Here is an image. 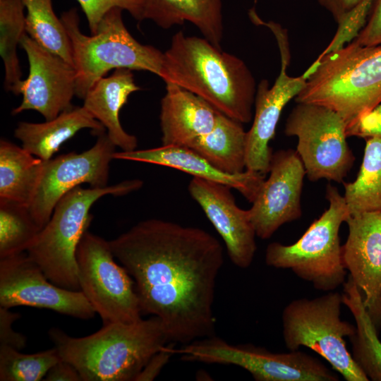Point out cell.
Instances as JSON below:
<instances>
[{
	"mask_svg": "<svg viewBox=\"0 0 381 381\" xmlns=\"http://www.w3.org/2000/svg\"><path fill=\"white\" fill-rule=\"evenodd\" d=\"M109 244L134 281L142 313L160 320L169 341L187 344L214 335L216 281L224 260L214 236L148 219Z\"/></svg>",
	"mask_w": 381,
	"mask_h": 381,
	"instance_id": "6da1fadb",
	"label": "cell"
},
{
	"mask_svg": "<svg viewBox=\"0 0 381 381\" xmlns=\"http://www.w3.org/2000/svg\"><path fill=\"white\" fill-rule=\"evenodd\" d=\"M159 77L194 93L237 121L252 120L257 90L252 73L241 59L205 37L176 32L164 52Z\"/></svg>",
	"mask_w": 381,
	"mask_h": 381,
	"instance_id": "7a4b0ae2",
	"label": "cell"
},
{
	"mask_svg": "<svg viewBox=\"0 0 381 381\" xmlns=\"http://www.w3.org/2000/svg\"><path fill=\"white\" fill-rule=\"evenodd\" d=\"M49 336L61 359L73 365L83 381H135L150 358L169 341L155 316L132 324L111 323L83 337L58 328Z\"/></svg>",
	"mask_w": 381,
	"mask_h": 381,
	"instance_id": "3957f363",
	"label": "cell"
},
{
	"mask_svg": "<svg viewBox=\"0 0 381 381\" xmlns=\"http://www.w3.org/2000/svg\"><path fill=\"white\" fill-rule=\"evenodd\" d=\"M296 103L314 104L337 112L346 126L381 102V44L354 40L320 55L304 73Z\"/></svg>",
	"mask_w": 381,
	"mask_h": 381,
	"instance_id": "277c9868",
	"label": "cell"
},
{
	"mask_svg": "<svg viewBox=\"0 0 381 381\" xmlns=\"http://www.w3.org/2000/svg\"><path fill=\"white\" fill-rule=\"evenodd\" d=\"M122 11L119 7L109 10L91 35L80 31L76 8L61 15L76 73L75 95L80 99L112 69L149 71L160 76L164 52L138 42L126 28Z\"/></svg>",
	"mask_w": 381,
	"mask_h": 381,
	"instance_id": "5b68a950",
	"label": "cell"
},
{
	"mask_svg": "<svg viewBox=\"0 0 381 381\" xmlns=\"http://www.w3.org/2000/svg\"><path fill=\"white\" fill-rule=\"evenodd\" d=\"M142 186V181L134 179L102 188L72 189L59 200L49 222L26 253L52 283L80 291L75 255L92 221L91 207L103 196L123 195Z\"/></svg>",
	"mask_w": 381,
	"mask_h": 381,
	"instance_id": "8992f818",
	"label": "cell"
},
{
	"mask_svg": "<svg viewBox=\"0 0 381 381\" xmlns=\"http://www.w3.org/2000/svg\"><path fill=\"white\" fill-rule=\"evenodd\" d=\"M327 209L315 219L295 243H270L265 263L270 267L289 269L315 289L332 291L346 282L339 229L350 214L344 195L329 183L326 187Z\"/></svg>",
	"mask_w": 381,
	"mask_h": 381,
	"instance_id": "52a82bcc",
	"label": "cell"
},
{
	"mask_svg": "<svg viewBox=\"0 0 381 381\" xmlns=\"http://www.w3.org/2000/svg\"><path fill=\"white\" fill-rule=\"evenodd\" d=\"M342 294L328 291L320 296L296 298L282 311V334L289 351L308 348L327 361L346 381H368L348 351L345 337L355 326L341 319Z\"/></svg>",
	"mask_w": 381,
	"mask_h": 381,
	"instance_id": "ba28073f",
	"label": "cell"
},
{
	"mask_svg": "<svg viewBox=\"0 0 381 381\" xmlns=\"http://www.w3.org/2000/svg\"><path fill=\"white\" fill-rule=\"evenodd\" d=\"M75 257L80 291L103 325L132 324L143 319L134 281L115 261L109 241L86 231Z\"/></svg>",
	"mask_w": 381,
	"mask_h": 381,
	"instance_id": "9c48e42d",
	"label": "cell"
},
{
	"mask_svg": "<svg viewBox=\"0 0 381 381\" xmlns=\"http://www.w3.org/2000/svg\"><path fill=\"white\" fill-rule=\"evenodd\" d=\"M346 131L341 116L325 107L297 103L291 110L284 133L297 138L296 151L310 181L344 183L355 160Z\"/></svg>",
	"mask_w": 381,
	"mask_h": 381,
	"instance_id": "30bf717a",
	"label": "cell"
},
{
	"mask_svg": "<svg viewBox=\"0 0 381 381\" xmlns=\"http://www.w3.org/2000/svg\"><path fill=\"white\" fill-rule=\"evenodd\" d=\"M182 359L234 365L256 381H338L339 377L318 358L298 350L272 353L253 344H232L214 335L185 344Z\"/></svg>",
	"mask_w": 381,
	"mask_h": 381,
	"instance_id": "8fae6325",
	"label": "cell"
},
{
	"mask_svg": "<svg viewBox=\"0 0 381 381\" xmlns=\"http://www.w3.org/2000/svg\"><path fill=\"white\" fill-rule=\"evenodd\" d=\"M116 146L107 131L97 135L90 149L71 152L46 161L35 196L29 206L30 214L42 229L49 222L59 200L72 189L88 183L92 188L107 186L109 164Z\"/></svg>",
	"mask_w": 381,
	"mask_h": 381,
	"instance_id": "7c38bea8",
	"label": "cell"
},
{
	"mask_svg": "<svg viewBox=\"0 0 381 381\" xmlns=\"http://www.w3.org/2000/svg\"><path fill=\"white\" fill-rule=\"evenodd\" d=\"M30 306L88 320L96 313L81 291L52 283L25 252L0 259V307Z\"/></svg>",
	"mask_w": 381,
	"mask_h": 381,
	"instance_id": "4fadbf2b",
	"label": "cell"
},
{
	"mask_svg": "<svg viewBox=\"0 0 381 381\" xmlns=\"http://www.w3.org/2000/svg\"><path fill=\"white\" fill-rule=\"evenodd\" d=\"M268 28L273 32L281 54V70L274 84L270 87L267 80L257 86L253 121L246 134V167L247 170L266 175L269 173L273 152L270 143L275 135L276 128L284 107L295 99L303 89L306 76L288 75L286 68L290 54L285 30L274 23Z\"/></svg>",
	"mask_w": 381,
	"mask_h": 381,
	"instance_id": "5bb4252c",
	"label": "cell"
},
{
	"mask_svg": "<svg viewBox=\"0 0 381 381\" xmlns=\"http://www.w3.org/2000/svg\"><path fill=\"white\" fill-rule=\"evenodd\" d=\"M21 47L29 62V73L22 80L13 94H21L23 99L13 109V114L27 110L40 113L46 121L52 120L72 107L75 95L76 73L73 66L46 49L27 33Z\"/></svg>",
	"mask_w": 381,
	"mask_h": 381,
	"instance_id": "9a60e30c",
	"label": "cell"
},
{
	"mask_svg": "<svg viewBox=\"0 0 381 381\" xmlns=\"http://www.w3.org/2000/svg\"><path fill=\"white\" fill-rule=\"evenodd\" d=\"M269 173L248 209L256 236L261 239L271 238L279 227L302 214L301 197L306 173L296 151L273 152Z\"/></svg>",
	"mask_w": 381,
	"mask_h": 381,
	"instance_id": "2e32d148",
	"label": "cell"
},
{
	"mask_svg": "<svg viewBox=\"0 0 381 381\" xmlns=\"http://www.w3.org/2000/svg\"><path fill=\"white\" fill-rule=\"evenodd\" d=\"M342 259L349 277L362 294L377 330L381 329V212L349 214Z\"/></svg>",
	"mask_w": 381,
	"mask_h": 381,
	"instance_id": "e0dca14e",
	"label": "cell"
},
{
	"mask_svg": "<svg viewBox=\"0 0 381 381\" xmlns=\"http://www.w3.org/2000/svg\"><path fill=\"white\" fill-rule=\"evenodd\" d=\"M231 189L225 184L197 177H193L188 186L190 196L224 241L231 261L245 269L253 261L257 236L249 210L237 205Z\"/></svg>",
	"mask_w": 381,
	"mask_h": 381,
	"instance_id": "ac0fdd59",
	"label": "cell"
},
{
	"mask_svg": "<svg viewBox=\"0 0 381 381\" xmlns=\"http://www.w3.org/2000/svg\"><path fill=\"white\" fill-rule=\"evenodd\" d=\"M113 159L164 166L193 177L221 183L238 190L250 203L265 179V175L247 169L236 174L222 171L186 146L161 145L151 149L115 152Z\"/></svg>",
	"mask_w": 381,
	"mask_h": 381,
	"instance_id": "d6986e66",
	"label": "cell"
},
{
	"mask_svg": "<svg viewBox=\"0 0 381 381\" xmlns=\"http://www.w3.org/2000/svg\"><path fill=\"white\" fill-rule=\"evenodd\" d=\"M165 84L159 116L162 145L186 146L212 130L219 111L194 93Z\"/></svg>",
	"mask_w": 381,
	"mask_h": 381,
	"instance_id": "ffe728a7",
	"label": "cell"
},
{
	"mask_svg": "<svg viewBox=\"0 0 381 381\" xmlns=\"http://www.w3.org/2000/svg\"><path fill=\"white\" fill-rule=\"evenodd\" d=\"M139 90L132 71L119 68L96 81L83 99V106L103 125L111 141L122 151L134 150L138 145L137 138L123 128L119 111L129 95Z\"/></svg>",
	"mask_w": 381,
	"mask_h": 381,
	"instance_id": "44dd1931",
	"label": "cell"
},
{
	"mask_svg": "<svg viewBox=\"0 0 381 381\" xmlns=\"http://www.w3.org/2000/svg\"><path fill=\"white\" fill-rule=\"evenodd\" d=\"M84 128L91 129L97 135L106 131L83 106L72 107L43 123L19 122L14 136L20 140L24 149L48 161L64 143Z\"/></svg>",
	"mask_w": 381,
	"mask_h": 381,
	"instance_id": "7402d4cb",
	"label": "cell"
},
{
	"mask_svg": "<svg viewBox=\"0 0 381 381\" xmlns=\"http://www.w3.org/2000/svg\"><path fill=\"white\" fill-rule=\"evenodd\" d=\"M222 0H145L143 19L168 29L192 23L216 47L223 37Z\"/></svg>",
	"mask_w": 381,
	"mask_h": 381,
	"instance_id": "603a6c76",
	"label": "cell"
},
{
	"mask_svg": "<svg viewBox=\"0 0 381 381\" xmlns=\"http://www.w3.org/2000/svg\"><path fill=\"white\" fill-rule=\"evenodd\" d=\"M246 134L242 123L219 111L212 130L186 147L222 171L240 174L246 169Z\"/></svg>",
	"mask_w": 381,
	"mask_h": 381,
	"instance_id": "cb8c5ba5",
	"label": "cell"
},
{
	"mask_svg": "<svg viewBox=\"0 0 381 381\" xmlns=\"http://www.w3.org/2000/svg\"><path fill=\"white\" fill-rule=\"evenodd\" d=\"M45 162L23 147L0 141V199L30 206L40 183Z\"/></svg>",
	"mask_w": 381,
	"mask_h": 381,
	"instance_id": "d4e9b609",
	"label": "cell"
},
{
	"mask_svg": "<svg viewBox=\"0 0 381 381\" xmlns=\"http://www.w3.org/2000/svg\"><path fill=\"white\" fill-rule=\"evenodd\" d=\"M343 304L351 311L356 322L355 332L349 337L351 356L369 380L381 381V341L378 330L351 278L343 284Z\"/></svg>",
	"mask_w": 381,
	"mask_h": 381,
	"instance_id": "484cf974",
	"label": "cell"
},
{
	"mask_svg": "<svg viewBox=\"0 0 381 381\" xmlns=\"http://www.w3.org/2000/svg\"><path fill=\"white\" fill-rule=\"evenodd\" d=\"M343 183L344 197L350 214L381 212V138L365 139L357 177L352 182Z\"/></svg>",
	"mask_w": 381,
	"mask_h": 381,
	"instance_id": "4316f807",
	"label": "cell"
},
{
	"mask_svg": "<svg viewBox=\"0 0 381 381\" xmlns=\"http://www.w3.org/2000/svg\"><path fill=\"white\" fill-rule=\"evenodd\" d=\"M23 0H0V54L5 70V88L13 93L22 81L17 48L26 32Z\"/></svg>",
	"mask_w": 381,
	"mask_h": 381,
	"instance_id": "83f0119b",
	"label": "cell"
},
{
	"mask_svg": "<svg viewBox=\"0 0 381 381\" xmlns=\"http://www.w3.org/2000/svg\"><path fill=\"white\" fill-rule=\"evenodd\" d=\"M23 1L27 10V34L42 47L73 66L70 40L61 18L54 11L52 0Z\"/></svg>",
	"mask_w": 381,
	"mask_h": 381,
	"instance_id": "f1b7e54d",
	"label": "cell"
},
{
	"mask_svg": "<svg viewBox=\"0 0 381 381\" xmlns=\"http://www.w3.org/2000/svg\"><path fill=\"white\" fill-rule=\"evenodd\" d=\"M40 231L29 207L0 199V259L26 252Z\"/></svg>",
	"mask_w": 381,
	"mask_h": 381,
	"instance_id": "f546056e",
	"label": "cell"
},
{
	"mask_svg": "<svg viewBox=\"0 0 381 381\" xmlns=\"http://www.w3.org/2000/svg\"><path fill=\"white\" fill-rule=\"evenodd\" d=\"M61 358L56 347L35 353L0 346L1 381H39Z\"/></svg>",
	"mask_w": 381,
	"mask_h": 381,
	"instance_id": "4dcf8cb0",
	"label": "cell"
},
{
	"mask_svg": "<svg viewBox=\"0 0 381 381\" xmlns=\"http://www.w3.org/2000/svg\"><path fill=\"white\" fill-rule=\"evenodd\" d=\"M83 9L91 34L105 14L111 8L119 7L128 11L136 20H143L145 0H76Z\"/></svg>",
	"mask_w": 381,
	"mask_h": 381,
	"instance_id": "1f68e13d",
	"label": "cell"
},
{
	"mask_svg": "<svg viewBox=\"0 0 381 381\" xmlns=\"http://www.w3.org/2000/svg\"><path fill=\"white\" fill-rule=\"evenodd\" d=\"M347 137L381 138V102L346 126Z\"/></svg>",
	"mask_w": 381,
	"mask_h": 381,
	"instance_id": "d6a6232c",
	"label": "cell"
},
{
	"mask_svg": "<svg viewBox=\"0 0 381 381\" xmlns=\"http://www.w3.org/2000/svg\"><path fill=\"white\" fill-rule=\"evenodd\" d=\"M353 40L362 46L381 44V0H373L365 23Z\"/></svg>",
	"mask_w": 381,
	"mask_h": 381,
	"instance_id": "836d02e7",
	"label": "cell"
},
{
	"mask_svg": "<svg viewBox=\"0 0 381 381\" xmlns=\"http://www.w3.org/2000/svg\"><path fill=\"white\" fill-rule=\"evenodd\" d=\"M19 314L12 313L8 308L0 307V346H7L21 350L26 345V338L12 328L13 322Z\"/></svg>",
	"mask_w": 381,
	"mask_h": 381,
	"instance_id": "e575fe53",
	"label": "cell"
},
{
	"mask_svg": "<svg viewBox=\"0 0 381 381\" xmlns=\"http://www.w3.org/2000/svg\"><path fill=\"white\" fill-rule=\"evenodd\" d=\"M364 0H318L333 17L338 27L343 25Z\"/></svg>",
	"mask_w": 381,
	"mask_h": 381,
	"instance_id": "d590c367",
	"label": "cell"
},
{
	"mask_svg": "<svg viewBox=\"0 0 381 381\" xmlns=\"http://www.w3.org/2000/svg\"><path fill=\"white\" fill-rule=\"evenodd\" d=\"M173 349L167 346L155 353L135 379V381L153 380L160 373L165 364L169 361Z\"/></svg>",
	"mask_w": 381,
	"mask_h": 381,
	"instance_id": "8d00e7d4",
	"label": "cell"
},
{
	"mask_svg": "<svg viewBox=\"0 0 381 381\" xmlns=\"http://www.w3.org/2000/svg\"><path fill=\"white\" fill-rule=\"evenodd\" d=\"M46 381H83L76 368L67 361L60 359L47 373Z\"/></svg>",
	"mask_w": 381,
	"mask_h": 381,
	"instance_id": "74e56055",
	"label": "cell"
}]
</instances>
